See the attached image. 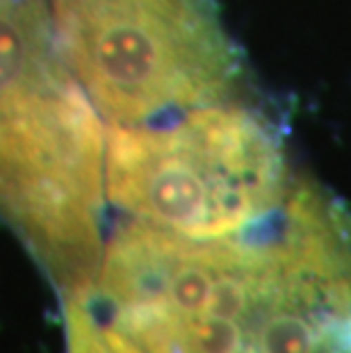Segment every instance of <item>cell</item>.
I'll use <instances>...</instances> for the list:
<instances>
[{
	"label": "cell",
	"mask_w": 351,
	"mask_h": 353,
	"mask_svg": "<svg viewBox=\"0 0 351 353\" xmlns=\"http://www.w3.org/2000/svg\"><path fill=\"white\" fill-rule=\"evenodd\" d=\"M82 296L144 353H351V210L299 176L230 237L128 221Z\"/></svg>",
	"instance_id": "1"
},
{
	"label": "cell",
	"mask_w": 351,
	"mask_h": 353,
	"mask_svg": "<svg viewBox=\"0 0 351 353\" xmlns=\"http://www.w3.org/2000/svg\"><path fill=\"white\" fill-rule=\"evenodd\" d=\"M106 132L71 76L41 0L0 5V219L59 294L99 274L106 239Z\"/></svg>",
	"instance_id": "2"
},
{
	"label": "cell",
	"mask_w": 351,
	"mask_h": 353,
	"mask_svg": "<svg viewBox=\"0 0 351 353\" xmlns=\"http://www.w3.org/2000/svg\"><path fill=\"white\" fill-rule=\"evenodd\" d=\"M297 180L281 125L253 96L106 132L108 201L132 223L178 237L256 226Z\"/></svg>",
	"instance_id": "3"
},
{
	"label": "cell",
	"mask_w": 351,
	"mask_h": 353,
	"mask_svg": "<svg viewBox=\"0 0 351 353\" xmlns=\"http://www.w3.org/2000/svg\"><path fill=\"white\" fill-rule=\"evenodd\" d=\"M48 14L71 76L110 125L251 96L212 0H50Z\"/></svg>",
	"instance_id": "4"
},
{
	"label": "cell",
	"mask_w": 351,
	"mask_h": 353,
	"mask_svg": "<svg viewBox=\"0 0 351 353\" xmlns=\"http://www.w3.org/2000/svg\"><path fill=\"white\" fill-rule=\"evenodd\" d=\"M64 353H144L94 310L85 296H62Z\"/></svg>",
	"instance_id": "5"
},
{
	"label": "cell",
	"mask_w": 351,
	"mask_h": 353,
	"mask_svg": "<svg viewBox=\"0 0 351 353\" xmlns=\"http://www.w3.org/2000/svg\"><path fill=\"white\" fill-rule=\"evenodd\" d=\"M3 3H7V0H0V5H3Z\"/></svg>",
	"instance_id": "6"
}]
</instances>
